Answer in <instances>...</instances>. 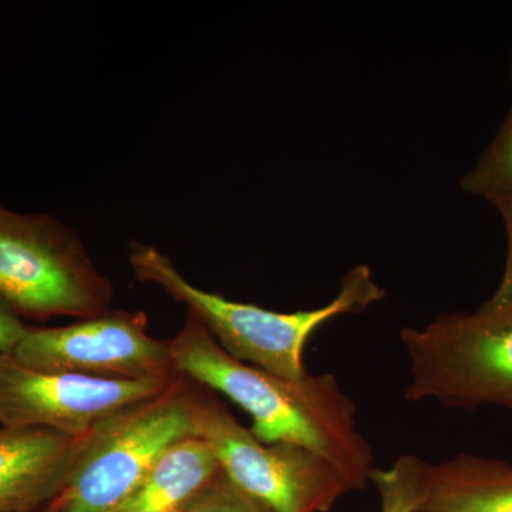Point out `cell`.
<instances>
[{
	"label": "cell",
	"instance_id": "6da1fadb",
	"mask_svg": "<svg viewBox=\"0 0 512 512\" xmlns=\"http://www.w3.org/2000/svg\"><path fill=\"white\" fill-rule=\"evenodd\" d=\"M170 353L180 375L244 409L259 440L308 448L338 467L356 491L372 480V447L360 433L355 402L335 376L289 380L241 362L190 312L170 339Z\"/></svg>",
	"mask_w": 512,
	"mask_h": 512
},
{
	"label": "cell",
	"instance_id": "7a4b0ae2",
	"mask_svg": "<svg viewBox=\"0 0 512 512\" xmlns=\"http://www.w3.org/2000/svg\"><path fill=\"white\" fill-rule=\"evenodd\" d=\"M128 258L138 281L156 284L175 301L187 305L188 312L197 316L229 355L289 380L309 375L303 352L316 330L339 316L359 315L386 296L369 266L357 265L343 276L338 295L325 306L274 312L202 291L178 272L170 258L150 245L136 242Z\"/></svg>",
	"mask_w": 512,
	"mask_h": 512
},
{
	"label": "cell",
	"instance_id": "3957f363",
	"mask_svg": "<svg viewBox=\"0 0 512 512\" xmlns=\"http://www.w3.org/2000/svg\"><path fill=\"white\" fill-rule=\"evenodd\" d=\"M410 360L407 402L512 410V305L440 315L400 333Z\"/></svg>",
	"mask_w": 512,
	"mask_h": 512
},
{
	"label": "cell",
	"instance_id": "277c9868",
	"mask_svg": "<svg viewBox=\"0 0 512 512\" xmlns=\"http://www.w3.org/2000/svg\"><path fill=\"white\" fill-rule=\"evenodd\" d=\"M0 298L20 319L82 320L111 311L114 286L62 222L0 207Z\"/></svg>",
	"mask_w": 512,
	"mask_h": 512
},
{
	"label": "cell",
	"instance_id": "5b68a950",
	"mask_svg": "<svg viewBox=\"0 0 512 512\" xmlns=\"http://www.w3.org/2000/svg\"><path fill=\"white\" fill-rule=\"evenodd\" d=\"M192 392L191 380L183 376L97 426L72 478L46 512H106L123 501L171 448L198 439Z\"/></svg>",
	"mask_w": 512,
	"mask_h": 512
},
{
	"label": "cell",
	"instance_id": "8992f818",
	"mask_svg": "<svg viewBox=\"0 0 512 512\" xmlns=\"http://www.w3.org/2000/svg\"><path fill=\"white\" fill-rule=\"evenodd\" d=\"M192 419L225 476L276 512H330L356 491L326 458L295 444L264 443L218 397L195 387Z\"/></svg>",
	"mask_w": 512,
	"mask_h": 512
},
{
	"label": "cell",
	"instance_id": "52a82bcc",
	"mask_svg": "<svg viewBox=\"0 0 512 512\" xmlns=\"http://www.w3.org/2000/svg\"><path fill=\"white\" fill-rule=\"evenodd\" d=\"M12 356L37 372L101 380H173L170 340L148 332L144 312L110 311L62 328H29Z\"/></svg>",
	"mask_w": 512,
	"mask_h": 512
},
{
	"label": "cell",
	"instance_id": "ba28073f",
	"mask_svg": "<svg viewBox=\"0 0 512 512\" xmlns=\"http://www.w3.org/2000/svg\"><path fill=\"white\" fill-rule=\"evenodd\" d=\"M173 380H101L37 372L0 355V424L40 427L72 437L92 433L111 416L170 389Z\"/></svg>",
	"mask_w": 512,
	"mask_h": 512
},
{
	"label": "cell",
	"instance_id": "9c48e42d",
	"mask_svg": "<svg viewBox=\"0 0 512 512\" xmlns=\"http://www.w3.org/2000/svg\"><path fill=\"white\" fill-rule=\"evenodd\" d=\"M92 433L67 436L40 427L0 429V512H39L62 493Z\"/></svg>",
	"mask_w": 512,
	"mask_h": 512
},
{
	"label": "cell",
	"instance_id": "30bf717a",
	"mask_svg": "<svg viewBox=\"0 0 512 512\" xmlns=\"http://www.w3.org/2000/svg\"><path fill=\"white\" fill-rule=\"evenodd\" d=\"M417 512H512V464L470 454L424 461Z\"/></svg>",
	"mask_w": 512,
	"mask_h": 512
},
{
	"label": "cell",
	"instance_id": "8fae6325",
	"mask_svg": "<svg viewBox=\"0 0 512 512\" xmlns=\"http://www.w3.org/2000/svg\"><path fill=\"white\" fill-rule=\"evenodd\" d=\"M220 470L204 441L185 440L171 448L143 483L106 512H175Z\"/></svg>",
	"mask_w": 512,
	"mask_h": 512
},
{
	"label": "cell",
	"instance_id": "7c38bea8",
	"mask_svg": "<svg viewBox=\"0 0 512 512\" xmlns=\"http://www.w3.org/2000/svg\"><path fill=\"white\" fill-rule=\"evenodd\" d=\"M512 185V106L474 167L460 180L461 190L493 201Z\"/></svg>",
	"mask_w": 512,
	"mask_h": 512
},
{
	"label": "cell",
	"instance_id": "4fadbf2b",
	"mask_svg": "<svg viewBox=\"0 0 512 512\" xmlns=\"http://www.w3.org/2000/svg\"><path fill=\"white\" fill-rule=\"evenodd\" d=\"M424 460L404 454L389 468H375L372 483L380 495V512H417Z\"/></svg>",
	"mask_w": 512,
	"mask_h": 512
},
{
	"label": "cell",
	"instance_id": "5bb4252c",
	"mask_svg": "<svg viewBox=\"0 0 512 512\" xmlns=\"http://www.w3.org/2000/svg\"><path fill=\"white\" fill-rule=\"evenodd\" d=\"M175 512H276L220 470Z\"/></svg>",
	"mask_w": 512,
	"mask_h": 512
},
{
	"label": "cell",
	"instance_id": "9a60e30c",
	"mask_svg": "<svg viewBox=\"0 0 512 512\" xmlns=\"http://www.w3.org/2000/svg\"><path fill=\"white\" fill-rule=\"evenodd\" d=\"M491 204L503 217L508 239L507 261H505L503 278H501L493 298L483 305L488 308H497V306L512 305V185L503 194L495 197Z\"/></svg>",
	"mask_w": 512,
	"mask_h": 512
},
{
	"label": "cell",
	"instance_id": "2e32d148",
	"mask_svg": "<svg viewBox=\"0 0 512 512\" xmlns=\"http://www.w3.org/2000/svg\"><path fill=\"white\" fill-rule=\"evenodd\" d=\"M29 328L0 298V355H10Z\"/></svg>",
	"mask_w": 512,
	"mask_h": 512
},
{
	"label": "cell",
	"instance_id": "e0dca14e",
	"mask_svg": "<svg viewBox=\"0 0 512 512\" xmlns=\"http://www.w3.org/2000/svg\"><path fill=\"white\" fill-rule=\"evenodd\" d=\"M511 74H512V62H511Z\"/></svg>",
	"mask_w": 512,
	"mask_h": 512
},
{
	"label": "cell",
	"instance_id": "ac0fdd59",
	"mask_svg": "<svg viewBox=\"0 0 512 512\" xmlns=\"http://www.w3.org/2000/svg\"><path fill=\"white\" fill-rule=\"evenodd\" d=\"M39 512H46V510H42V511H39Z\"/></svg>",
	"mask_w": 512,
	"mask_h": 512
}]
</instances>
